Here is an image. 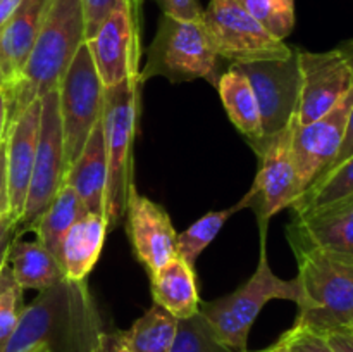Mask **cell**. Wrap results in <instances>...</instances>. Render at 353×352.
Here are the masks:
<instances>
[{
  "instance_id": "obj_2",
  "label": "cell",
  "mask_w": 353,
  "mask_h": 352,
  "mask_svg": "<svg viewBox=\"0 0 353 352\" xmlns=\"http://www.w3.org/2000/svg\"><path fill=\"white\" fill-rule=\"evenodd\" d=\"M85 41L81 0H50L23 72L14 85L6 88L9 123L31 102L57 90Z\"/></svg>"
},
{
  "instance_id": "obj_42",
  "label": "cell",
  "mask_w": 353,
  "mask_h": 352,
  "mask_svg": "<svg viewBox=\"0 0 353 352\" xmlns=\"http://www.w3.org/2000/svg\"><path fill=\"white\" fill-rule=\"evenodd\" d=\"M34 352H50V349L47 347V345H43V347H40V349H37V351Z\"/></svg>"
},
{
  "instance_id": "obj_36",
  "label": "cell",
  "mask_w": 353,
  "mask_h": 352,
  "mask_svg": "<svg viewBox=\"0 0 353 352\" xmlns=\"http://www.w3.org/2000/svg\"><path fill=\"white\" fill-rule=\"evenodd\" d=\"M9 214V188H7L6 140L0 144V217Z\"/></svg>"
},
{
  "instance_id": "obj_12",
  "label": "cell",
  "mask_w": 353,
  "mask_h": 352,
  "mask_svg": "<svg viewBox=\"0 0 353 352\" xmlns=\"http://www.w3.org/2000/svg\"><path fill=\"white\" fill-rule=\"evenodd\" d=\"M352 106L353 86L319 119L309 124H296L295 119L292 121V155L300 193L305 192L336 157L347 133Z\"/></svg>"
},
{
  "instance_id": "obj_5",
  "label": "cell",
  "mask_w": 353,
  "mask_h": 352,
  "mask_svg": "<svg viewBox=\"0 0 353 352\" xmlns=\"http://www.w3.org/2000/svg\"><path fill=\"white\" fill-rule=\"evenodd\" d=\"M299 299L296 280H283L268 262L265 237H262V252L257 269L240 289L210 302H200V313L214 330L216 337L236 352H248V333L255 320L269 300Z\"/></svg>"
},
{
  "instance_id": "obj_17",
  "label": "cell",
  "mask_w": 353,
  "mask_h": 352,
  "mask_svg": "<svg viewBox=\"0 0 353 352\" xmlns=\"http://www.w3.org/2000/svg\"><path fill=\"white\" fill-rule=\"evenodd\" d=\"M290 245H310L353 254V193L307 213L288 224Z\"/></svg>"
},
{
  "instance_id": "obj_35",
  "label": "cell",
  "mask_w": 353,
  "mask_h": 352,
  "mask_svg": "<svg viewBox=\"0 0 353 352\" xmlns=\"http://www.w3.org/2000/svg\"><path fill=\"white\" fill-rule=\"evenodd\" d=\"M92 352H131L121 340L119 331H100Z\"/></svg>"
},
{
  "instance_id": "obj_31",
  "label": "cell",
  "mask_w": 353,
  "mask_h": 352,
  "mask_svg": "<svg viewBox=\"0 0 353 352\" xmlns=\"http://www.w3.org/2000/svg\"><path fill=\"white\" fill-rule=\"evenodd\" d=\"M281 337L285 338L292 352H334L324 335L295 324Z\"/></svg>"
},
{
  "instance_id": "obj_39",
  "label": "cell",
  "mask_w": 353,
  "mask_h": 352,
  "mask_svg": "<svg viewBox=\"0 0 353 352\" xmlns=\"http://www.w3.org/2000/svg\"><path fill=\"white\" fill-rule=\"evenodd\" d=\"M21 2H23V0H0V28L3 26V23H6L10 16H12V12L19 7Z\"/></svg>"
},
{
  "instance_id": "obj_6",
  "label": "cell",
  "mask_w": 353,
  "mask_h": 352,
  "mask_svg": "<svg viewBox=\"0 0 353 352\" xmlns=\"http://www.w3.org/2000/svg\"><path fill=\"white\" fill-rule=\"evenodd\" d=\"M217 57L202 19H178L162 14L140 83L155 76H164L171 83L203 78L217 88Z\"/></svg>"
},
{
  "instance_id": "obj_21",
  "label": "cell",
  "mask_w": 353,
  "mask_h": 352,
  "mask_svg": "<svg viewBox=\"0 0 353 352\" xmlns=\"http://www.w3.org/2000/svg\"><path fill=\"white\" fill-rule=\"evenodd\" d=\"M154 304L171 313L176 320H186L200 311L195 268L183 261L178 254L150 275Z\"/></svg>"
},
{
  "instance_id": "obj_37",
  "label": "cell",
  "mask_w": 353,
  "mask_h": 352,
  "mask_svg": "<svg viewBox=\"0 0 353 352\" xmlns=\"http://www.w3.org/2000/svg\"><path fill=\"white\" fill-rule=\"evenodd\" d=\"M324 337L334 352H353V335L347 330L330 331Z\"/></svg>"
},
{
  "instance_id": "obj_24",
  "label": "cell",
  "mask_w": 353,
  "mask_h": 352,
  "mask_svg": "<svg viewBox=\"0 0 353 352\" xmlns=\"http://www.w3.org/2000/svg\"><path fill=\"white\" fill-rule=\"evenodd\" d=\"M86 213L88 211L83 206L74 190L69 185H62L59 188L57 195L50 202V206L43 211V214L38 217L37 223L31 226V230L37 233V240L59 259L65 233Z\"/></svg>"
},
{
  "instance_id": "obj_20",
  "label": "cell",
  "mask_w": 353,
  "mask_h": 352,
  "mask_svg": "<svg viewBox=\"0 0 353 352\" xmlns=\"http://www.w3.org/2000/svg\"><path fill=\"white\" fill-rule=\"evenodd\" d=\"M107 235V219L102 214L86 213L65 233L61 245V264L65 280L85 282L97 264Z\"/></svg>"
},
{
  "instance_id": "obj_18",
  "label": "cell",
  "mask_w": 353,
  "mask_h": 352,
  "mask_svg": "<svg viewBox=\"0 0 353 352\" xmlns=\"http://www.w3.org/2000/svg\"><path fill=\"white\" fill-rule=\"evenodd\" d=\"M50 0H23L0 28V72L14 85L26 66Z\"/></svg>"
},
{
  "instance_id": "obj_29",
  "label": "cell",
  "mask_w": 353,
  "mask_h": 352,
  "mask_svg": "<svg viewBox=\"0 0 353 352\" xmlns=\"http://www.w3.org/2000/svg\"><path fill=\"white\" fill-rule=\"evenodd\" d=\"M171 352H236L216 337L202 313L186 320H178L174 344Z\"/></svg>"
},
{
  "instance_id": "obj_11",
  "label": "cell",
  "mask_w": 353,
  "mask_h": 352,
  "mask_svg": "<svg viewBox=\"0 0 353 352\" xmlns=\"http://www.w3.org/2000/svg\"><path fill=\"white\" fill-rule=\"evenodd\" d=\"M300 72L296 124H309L330 113L353 86V68L341 47L327 52L296 50Z\"/></svg>"
},
{
  "instance_id": "obj_38",
  "label": "cell",
  "mask_w": 353,
  "mask_h": 352,
  "mask_svg": "<svg viewBox=\"0 0 353 352\" xmlns=\"http://www.w3.org/2000/svg\"><path fill=\"white\" fill-rule=\"evenodd\" d=\"M7 126H9V106H7L6 88L0 90V144L6 140Z\"/></svg>"
},
{
  "instance_id": "obj_19",
  "label": "cell",
  "mask_w": 353,
  "mask_h": 352,
  "mask_svg": "<svg viewBox=\"0 0 353 352\" xmlns=\"http://www.w3.org/2000/svg\"><path fill=\"white\" fill-rule=\"evenodd\" d=\"M62 185H69L79 197L88 213L105 216L107 155L102 117L90 133L81 154L68 168Z\"/></svg>"
},
{
  "instance_id": "obj_14",
  "label": "cell",
  "mask_w": 353,
  "mask_h": 352,
  "mask_svg": "<svg viewBox=\"0 0 353 352\" xmlns=\"http://www.w3.org/2000/svg\"><path fill=\"white\" fill-rule=\"evenodd\" d=\"M138 9L140 0H121L102 26L88 40L100 81L105 86L119 85L130 76H138Z\"/></svg>"
},
{
  "instance_id": "obj_33",
  "label": "cell",
  "mask_w": 353,
  "mask_h": 352,
  "mask_svg": "<svg viewBox=\"0 0 353 352\" xmlns=\"http://www.w3.org/2000/svg\"><path fill=\"white\" fill-rule=\"evenodd\" d=\"M162 14L178 17V19L199 21L202 19L203 9L199 0H154Z\"/></svg>"
},
{
  "instance_id": "obj_7",
  "label": "cell",
  "mask_w": 353,
  "mask_h": 352,
  "mask_svg": "<svg viewBox=\"0 0 353 352\" xmlns=\"http://www.w3.org/2000/svg\"><path fill=\"white\" fill-rule=\"evenodd\" d=\"M202 23L216 54L231 64L285 61L295 52L286 41L272 37L236 0H210Z\"/></svg>"
},
{
  "instance_id": "obj_13",
  "label": "cell",
  "mask_w": 353,
  "mask_h": 352,
  "mask_svg": "<svg viewBox=\"0 0 353 352\" xmlns=\"http://www.w3.org/2000/svg\"><path fill=\"white\" fill-rule=\"evenodd\" d=\"M257 155L261 157V166L250 188V207L257 214L262 237H265L269 219L279 211L295 206L302 195L292 155V123L265 141Z\"/></svg>"
},
{
  "instance_id": "obj_23",
  "label": "cell",
  "mask_w": 353,
  "mask_h": 352,
  "mask_svg": "<svg viewBox=\"0 0 353 352\" xmlns=\"http://www.w3.org/2000/svg\"><path fill=\"white\" fill-rule=\"evenodd\" d=\"M221 100L234 126L248 138L252 147L262 141V121L259 104L247 76L231 66L217 81Z\"/></svg>"
},
{
  "instance_id": "obj_26",
  "label": "cell",
  "mask_w": 353,
  "mask_h": 352,
  "mask_svg": "<svg viewBox=\"0 0 353 352\" xmlns=\"http://www.w3.org/2000/svg\"><path fill=\"white\" fill-rule=\"evenodd\" d=\"M252 204V195L250 192L243 197L238 204H234L233 207H228V209L221 211H212V213H207L205 216L200 217L199 221L192 224V226L186 228L183 233H179L176 237V252H178L179 257L185 262H188L192 268H195V262L199 259V255L205 251L210 245V242L219 235V231L223 230V226L226 224V221L230 219L233 214H236L238 211L245 209V207H250Z\"/></svg>"
},
{
  "instance_id": "obj_43",
  "label": "cell",
  "mask_w": 353,
  "mask_h": 352,
  "mask_svg": "<svg viewBox=\"0 0 353 352\" xmlns=\"http://www.w3.org/2000/svg\"><path fill=\"white\" fill-rule=\"evenodd\" d=\"M347 331H348V333H352V335H353V323L350 324V328H348V330H347Z\"/></svg>"
},
{
  "instance_id": "obj_32",
  "label": "cell",
  "mask_w": 353,
  "mask_h": 352,
  "mask_svg": "<svg viewBox=\"0 0 353 352\" xmlns=\"http://www.w3.org/2000/svg\"><path fill=\"white\" fill-rule=\"evenodd\" d=\"M121 0H81L83 17H85V40H92L110 10Z\"/></svg>"
},
{
  "instance_id": "obj_16",
  "label": "cell",
  "mask_w": 353,
  "mask_h": 352,
  "mask_svg": "<svg viewBox=\"0 0 353 352\" xmlns=\"http://www.w3.org/2000/svg\"><path fill=\"white\" fill-rule=\"evenodd\" d=\"M40 117L41 102L40 99H37L16 119L10 121L9 126H7L6 157L7 188H9V216L16 223V226L19 224L24 213V206H26L34 155H37Z\"/></svg>"
},
{
  "instance_id": "obj_27",
  "label": "cell",
  "mask_w": 353,
  "mask_h": 352,
  "mask_svg": "<svg viewBox=\"0 0 353 352\" xmlns=\"http://www.w3.org/2000/svg\"><path fill=\"white\" fill-rule=\"evenodd\" d=\"M353 193V155L333 168L331 171L321 175L305 192L302 193L295 206L292 207L295 214L317 209L326 204L340 200Z\"/></svg>"
},
{
  "instance_id": "obj_4",
  "label": "cell",
  "mask_w": 353,
  "mask_h": 352,
  "mask_svg": "<svg viewBox=\"0 0 353 352\" xmlns=\"http://www.w3.org/2000/svg\"><path fill=\"white\" fill-rule=\"evenodd\" d=\"M140 75L130 76L119 85L107 86L103 93V140L107 155L105 214L107 231L126 216L133 190V144L140 100Z\"/></svg>"
},
{
  "instance_id": "obj_9",
  "label": "cell",
  "mask_w": 353,
  "mask_h": 352,
  "mask_svg": "<svg viewBox=\"0 0 353 352\" xmlns=\"http://www.w3.org/2000/svg\"><path fill=\"white\" fill-rule=\"evenodd\" d=\"M40 102V133H38L37 155H34L26 206L16 230V233L19 235L31 230L38 217L50 206L62 186L65 175L64 131H62L61 110H59V90L45 93Z\"/></svg>"
},
{
  "instance_id": "obj_41",
  "label": "cell",
  "mask_w": 353,
  "mask_h": 352,
  "mask_svg": "<svg viewBox=\"0 0 353 352\" xmlns=\"http://www.w3.org/2000/svg\"><path fill=\"white\" fill-rule=\"evenodd\" d=\"M3 88H6V79H3L2 72H0V90H3Z\"/></svg>"
},
{
  "instance_id": "obj_30",
  "label": "cell",
  "mask_w": 353,
  "mask_h": 352,
  "mask_svg": "<svg viewBox=\"0 0 353 352\" xmlns=\"http://www.w3.org/2000/svg\"><path fill=\"white\" fill-rule=\"evenodd\" d=\"M23 309V289L6 262L0 273V349L16 330Z\"/></svg>"
},
{
  "instance_id": "obj_40",
  "label": "cell",
  "mask_w": 353,
  "mask_h": 352,
  "mask_svg": "<svg viewBox=\"0 0 353 352\" xmlns=\"http://www.w3.org/2000/svg\"><path fill=\"white\" fill-rule=\"evenodd\" d=\"M259 352H292V351H290V347H288V344H286L285 338L281 337L274 345H271V347L264 349V351H259Z\"/></svg>"
},
{
  "instance_id": "obj_22",
  "label": "cell",
  "mask_w": 353,
  "mask_h": 352,
  "mask_svg": "<svg viewBox=\"0 0 353 352\" xmlns=\"http://www.w3.org/2000/svg\"><path fill=\"white\" fill-rule=\"evenodd\" d=\"M7 264L23 290L45 292L65 280L61 261L38 240H21L19 233L14 235L10 242Z\"/></svg>"
},
{
  "instance_id": "obj_10",
  "label": "cell",
  "mask_w": 353,
  "mask_h": 352,
  "mask_svg": "<svg viewBox=\"0 0 353 352\" xmlns=\"http://www.w3.org/2000/svg\"><path fill=\"white\" fill-rule=\"evenodd\" d=\"M250 81L259 104L262 121V141L255 147L261 150L265 141L290 126L299 106L300 72L296 48L285 61H259L250 64H233Z\"/></svg>"
},
{
  "instance_id": "obj_3",
  "label": "cell",
  "mask_w": 353,
  "mask_h": 352,
  "mask_svg": "<svg viewBox=\"0 0 353 352\" xmlns=\"http://www.w3.org/2000/svg\"><path fill=\"white\" fill-rule=\"evenodd\" d=\"M299 264L295 326L326 335L353 323V254L293 245Z\"/></svg>"
},
{
  "instance_id": "obj_28",
  "label": "cell",
  "mask_w": 353,
  "mask_h": 352,
  "mask_svg": "<svg viewBox=\"0 0 353 352\" xmlns=\"http://www.w3.org/2000/svg\"><path fill=\"white\" fill-rule=\"evenodd\" d=\"M272 37L285 41L295 28V0H236Z\"/></svg>"
},
{
  "instance_id": "obj_8",
  "label": "cell",
  "mask_w": 353,
  "mask_h": 352,
  "mask_svg": "<svg viewBox=\"0 0 353 352\" xmlns=\"http://www.w3.org/2000/svg\"><path fill=\"white\" fill-rule=\"evenodd\" d=\"M59 90L65 171L78 159L90 133L102 117L105 86L100 81L88 43H83L62 76Z\"/></svg>"
},
{
  "instance_id": "obj_1",
  "label": "cell",
  "mask_w": 353,
  "mask_h": 352,
  "mask_svg": "<svg viewBox=\"0 0 353 352\" xmlns=\"http://www.w3.org/2000/svg\"><path fill=\"white\" fill-rule=\"evenodd\" d=\"M83 282L64 280L40 292L24 306L16 330L0 352H34L47 345L50 352H92L97 330Z\"/></svg>"
},
{
  "instance_id": "obj_34",
  "label": "cell",
  "mask_w": 353,
  "mask_h": 352,
  "mask_svg": "<svg viewBox=\"0 0 353 352\" xmlns=\"http://www.w3.org/2000/svg\"><path fill=\"white\" fill-rule=\"evenodd\" d=\"M16 223L10 219L9 214L0 217V273H2L3 266L7 262V252H9L10 242H12L14 235H16Z\"/></svg>"
},
{
  "instance_id": "obj_25",
  "label": "cell",
  "mask_w": 353,
  "mask_h": 352,
  "mask_svg": "<svg viewBox=\"0 0 353 352\" xmlns=\"http://www.w3.org/2000/svg\"><path fill=\"white\" fill-rule=\"evenodd\" d=\"M176 331L178 320L154 304L130 330L119 331V337L131 352H171Z\"/></svg>"
},
{
  "instance_id": "obj_15",
  "label": "cell",
  "mask_w": 353,
  "mask_h": 352,
  "mask_svg": "<svg viewBox=\"0 0 353 352\" xmlns=\"http://www.w3.org/2000/svg\"><path fill=\"white\" fill-rule=\"evenodd\" d=\"M128 233L138 261L150 275L168 264L176 252V230L165 209L133 186L128 200Z\"/></svg>"
}]
</instances>
